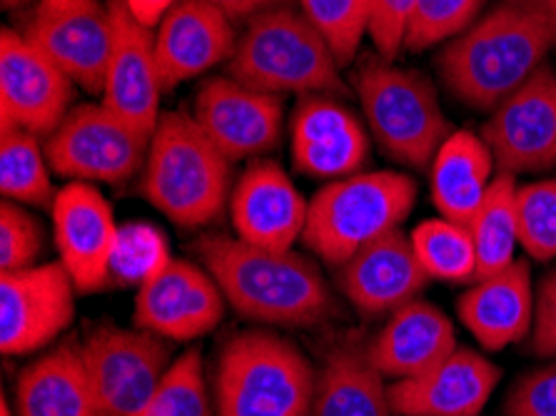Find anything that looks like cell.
I'll return each mask as SVG.
<instances>
[{
  "mask_svg": "<svg viewBox=\"0 0 556 416\" xmlns=\"http://www.w3.org/2000/svg\"><path fill=\"white\" fill-rule=\"evenodd\" d=\"M556 28L534 0H500L440 53V75L459 103L494 110L546 63Z\"/></svg>",
  "mask_w": 556,
  "mask_h": 416,
  "instance_id": "cell-1",
  "label": "cell"
},
{
  "mask_svg": "<svg viewBox=\"0 0 556 416\" xmlns=\"http://www.w3.org/2000/svg\"><path fill=\"white\" fill-rule=\"evenodd\" d=\"M195 250L240 317L275 327H315L332 317L323 272L294 250H267L238 235H205Z\"/></svg>",
  "mask_w": 556,
  "mask_h": 416,
  "instance_id": "cell-2",
  "label": "cell"
},
{
  "mask_svg": "<svg viewBox=\"0 0 556 416\" xmlns=\"http://www.w3.org/2000/svg\"><path fill=\"white\" fill-rule=\"evenodd\" d=\"M232 163L200 130L190 113L160 117L146 167L142 194L180 227H205L230 205Z\"/></svg>",
  "mask_w": 556,
  "mask_h": 416,
  "instance_id": "cell-3",
  "label": "cell"
},
{
  "mask_svg": "<svg viewBox=\"0 0 556 416\" xmlns=\"http://www.w3.org/2000/svg\"><path fill=\"white\" fill-rule=\"evenodd\" d=\"M227 75L267 96H340V63L307 15L280 5L255 15L227 61Z\"/></svg>",
  "mask_w": 556,
  "mask_h": 416,
  "instance_id": "cell-4",
  "label": "cell"
},
{
  "mask_svg": "<svg viewBox=\"0 0 556 416\" xmlns=\"http://www.w3.org/2000/svg\"><path fill=\"white\" fill-rule=\"evenodd\" d=\"M415 202V180L394 169L332 180L309 200L302 242L325 265L340 269L359 250L400 229Z\"/></svg>",
  "mask_w": 556,
  "mask_h": 416,
  "instance_id": "cell-5",
  "label": "cell"
},
{
  "mask_svg": "<svg viewBox=\"0 0 556 416\" xmlns=\"http://www.w3.org/2000/svg\"><path fill=\"white\" fill-rule=\"evenodd\" d=\"M317 371L290 339L252 329L223 346L215 371L217 416H309Z\"/></svg>",
  "mask_w": 556,
  "mask_h": 416,
  "instance_id": "cell-6",
  "label": "cell"
},
{
  "mask_svg": "<svg viewBox=\"0 0 556 416\" xmlns=\"http://www.w3.org/2000/svg\"><path fill=\"white\" fill-rule=\"evenodd\" d=\"M355 88L379 150L404 167H432L454 130L427 75L372 53L357 65Z\"/></svg>",
  "mask_w": 556,
  "mask_h": 416,
  "instance_id": "cell-7",
  "label": "cell"
},
{
  "mask_svg": "<svg viewBox=\"0 0 556 416\" xmlns=\"http://www.w3.org/2000/svg\"><path fill=\"white\" fill-rule=\"evenodd\" d=\"M150 138L103 103L71 108L46 138L50 169L71 182L123 185L146 167Z\"/></svg>",
  "mask_w": 556,
  "mask_h": 416,
  "instance_id": "cell-8",
  "label": "cell"
},
{
  "mask_svg": "<svg viewBox=\"0 0 556 416\" xmlns=\"http://www.w3.org/2000/svg\"><path fill=\"white\" fill-rule=\"evenodd\" d=\"M83 356L108 416L140 409L173 367L170 339L140 327H92L83 339Z\"/></svg>",
  "mask_w": 556,
  "mask_h": 416,
  "instance_id": "cell-9",
  "label": "cell"
},
{
  "mask_svg": "<svg viewBox=\"0 0 556 416\" xmlns=\"http://www.w3.org/2000/svg\"><path fill=\"white\" fill-rule=\"evenodd\" d=\"M496 173L529 175L556 167V67L544 63L492 110L482 127Z\"/></svg>",
  "mask_w": 556,
  "mask_h": 416,
  "instance_id": "cell-10",
  "label": "cell"
},
{
  "mask_svg": "<svg viewBox=\"0 0 556 416\" xmlns=\"http://www.w3.org/2000/svg\"><path fill=\"white\" fill-rule=\"evenodd\" d=\"M75 287L61 260L0 272V350L23 356L61 337L75 317Z\"/></svg>",
  "mask_w": 556,
  "mask_h": 416,
  "instance_id": "cell-11",
  "label": "cell"
},
{
  "mask_svg": "<svg viewBox=\"0 0 556 416\" xmlns=\"http://www.w3.org/2000/svg\"><path fill=\"white\" fill-rule=\"evenodd\" d=\"M75 83L23 30L0 33V127L48 138L71 113Z\"/></svg>",
  "mask_w": 556,
  "mask_h": 416,
  "instance_id": "cell-12",
  "label": "cell"
},
{
  "mask_svg": "<svg viewBox=\"0 0 556 416\" xmlns=\"http://www.w3.org/2000/svg\"><path fill=\"white\" fill-rule=\"evenodd\" d=\"M225 304L220 285L205 267L173 257L170 265L138 287L132 322L170 342H190L220 325Z\"/></svg>",
  "mask_w": 556,
  "mask_h": 416,
  "instance_id": "cell-13",
  "label": "cell"
},
{
  "mask_svg": "<svg viewBox=\"0 0 556 416\" xmlns=\"http://www.w3.org/2000/svg\"><path fill=\"white\" fill-rule=\"evenodd\" d=\"M28 36L61 71L86 92H103L113 55L111 8L100 0L75 5H38L25 25Z\"/></svg>",
  "mask_w": 556,
  "mask_h": 416,
  "instance_id": "cell-14",
  "label": "cell"
},
{
  "mask_svg": "<svg viewBox=\"0 0 556 416\" xmlns=\"http://www.w3.org/2000/svg\"><path fill=\"white\" fill-rule=\"evenodd\" d=\"M192 117L210 142L230 160L265 155L282 138V98L252 90L248 85L225 78H210L202 85Z\"/></svg>",
  "mask_w": 556,
  "mask_h": 416,
  "instance_id": "cell-15",
  "label": "cell"
},
{
  "mask_svg": "<svg viewBox=\"0 0 556 416\" xmlns=\"http://www.w3.org/2000/svg\"><path fill=\"white\" fill-rule=\"evenodd\" d=\"M108 8L115 38L100 103L146 138H153L163 117L160 98L165 92L155 53V30L135 18L125 0H108Z\"/></svg>",
  "mask_w": 556,
  "mask_h": 416,
  "instance_id": "cell-16",
  "label": "cell"
},
{
  "mask_svg": "<svg viewBox=\"0 0 556 416\" xmlns=\"http://www.w3.org/2000/svg\"><path fill=\"white\" fill-rule=\"evenodd\" d=\"M292 165L315 180L357 175L369 155L365 125L334 96H302L292 123Z\"/></svg>",
  "mask_w": 556,
  "mask_h": 416,
  "instance_id": "cell-17",
  "label": "cell"
},
{
  "mask_svg": "<svg viewBox=\"0 0 556 416\" xmlns=\"http://www.w3.org/2000/svg\"><path fill=\"white\" fill-rule=\"evenodd\" d=\"M55 248L83 292H96L108 282L117 232L113 210L103 192L90 182H71L58 190L53 205Z\"/></svg>",
  "mask_w": 556,
  "mask_h": 416,
  "instance_id": "cell-18",
  "label": "cell"
},
{
  "mask_svg": "<svg viewBox=\"0 0 556 416\" xmlns=\"http://www.w3.org/2000/svg\"><path fill=\"white\" fill-rule=\"evenodd\" d=\"M309 202L273 160H255L230 194V219L240 240L267 250H292L307 227Z\"/></svg>",
  "mask_w": 556,
  "mask_h": 416,
  "instance_id": "cell-19",
  "label": "cell"
},
{
  "mask_svg": "<svg viewBox=\"0 0 556 416\" xmlns=\"http://www.w3.org/2000/svg\"><path fill=\"white\" fill-rule=\"evenodd\" d=\"M502 371L486 356L457 346L425 375L394 381L392 414L397 416H479L490 402Z\"/></svg>",
  "mask_w": 556,
  "mask_h": 416,
  "instance_id": "cell-20",
  "label": "cell"
},
{
  "mask_svg": "<svg viewBox=\"0 0 556 416\" xmlns=\"http://www.w3.org/2000/svg\"><path fill=\"white\" fill-rule=\"evenodd\" d=\"M427 282L429 275L402 229H394L382 240L359 250L340 267L342 292L365 317L394 314L404 304L417 300Z\"/></svg>",
  "mask_w": 556,
  "mask_h": 416,
  "instance_id": "cell-21",
  "label": "cell"
},
{
  "mask_svg": "<svg viewBox=\"0 0 556 416\" xmlns=\"http://www.w3.org/2000/svg\"><path fill=\"white\" fill-rule=\"evenodd\" d=\"M235 46L238 33L225 13L202 0H180L155 30V53L165 92L230 61Z\"/></svg>",
  "mask_w": 556,
  "mask_h": 416,
  "instance_id": "cell-22",
  "label": "cell"
},
{
  "mask_svg": "<svg viewBox=\"0 0 556 416\" xmlns=\"http://www.w3.org/2000/svg\"><path fill=\"white\" fill-rule=\"evenodd\" d=\"M534 310L536 294L527 260H517L492 277L475 279L457 304L462 325L492 352L532 335Z\"/></svg>",
  "mask_w": 556,
  "mask_h": 416,
  "instance_id": "cell-23",
  "label": "cell"
},
{
  "mask_svg": "<svg viewBox=\"0 0 556 416\" xmlns=\"http://www.w3.org/2000/svg\"><path fill=\"white\" fill-rule=\"evenodd\" d=\"M457 350L452 319L434 304L412 300L390 314L382 332L367 346L369 360L384 379H412L444 362Z\"/></svg>",
  "mask_w": 556,
  "mask_h": 416,
  "instance_id": "cell-24",
  "label": "cell"
},
{
  "mask_svg": "<svg viewBox=\"0 0 556 416\" xmlns=\"http://www.w3.org/2000/svg\"><path fill=\"white\" fill-rule=\"evenodd\" d=\"M15 416H108L90 381L83 342L65 339L21 371Z\"/></svg>",
  "mask_w": 556,
  "mask_h": 416,
  "instance_id": "cell-25",
  "label": "cell"
},
{
  "mask_svg": "<svg viewBox=\"0 0 556 416\" xmlns=\"http://www.w3.org/2000/svg\"><path fill=\"white\" fill-rule=\"evenodd\" d=\"M492 150L482 135L454 130L432 160V202L440 215L469 225L496 177Z\"/></svg>",
  "mask_w": 556,
  "mask_h": 416,
  "instance_id": "cell-26",
  "label": "cell"
},
{
  "mask_svg": "<svg viewBox=\"0 0 556 416\" xmlns=\"http://www.w3.org/2000/svg\"><path fill=\"white\" fill-rule=\"evenodd\" d=\"M309 416H392L390 387H384L367 346L344 342L327 352Z\"/></svg>",
  "mask_w": 556,
  "mask_h": 416,
  "instance_id": "cell-27",
  "label": "cell"
},
{
  "mask_svg": "<svg viewBox=\"0 0 556 416\" xmlns=\"http://www.w3.org/2000/svg\"><path fill=\"white\" fill-rule=\"evenodd\" d=\"M467 227L477 250V279L492 277L517 262L519 217L517 182L511 175L496 173L490 192Z\"/></svg>",
  "mask_w": 556,
  "mask_h": 416,
  "instance_id": "cell-28",
  "label": "cell"
},
{
  "mask_svg": "<svg viewBox=\"0 0 556 416\" xmlns=\"http://www.w3.org/2000/svg\"><path fill=\"white\" fill-rule=\"evenodd\" d=\"M50 163L46 146L38 135L21 127L0 130V192L18 205H53L55 190L50 182Z\"/></svg>",
  "mask_w": 556,
  "mask_h": 416,
  "instance_id": "cell-29",
  "label": "cell"
},
{
  "mask_svg": "<svg viewBox=\"0 0 556 416\" xmlns=\"http://www.w3.org/2000/svg\"><path fill=\"white\" fill-rule=\"evenodd\" d=\"M409 240L429 279H442V282L477 279V250L467 225L440 215L419 223L412 229Z\"/></svg>",
  "mask_w": 556,
  "mask_h": 416,
  "instance_id": "cell-30",
  "label": "cell"
},
{
  "mask_svg": "<svg viewBox=\"0 0 556 416\" xmlns=\"http://www.w3.org/2000/svg\"><path fill=\"white\" fill-rule=\"evenodd\" d=\"M130 416H213L202 352L190 350L178 356L153 396Z\"/></svg>",
  "mask_w": 556,
  "mask_h": 416,
  "instance_id": "cell-31",
  "label": "cell"
},
{
  "mask_svg": "<svg viewBox=\"0 0 556 416\" xmlns=\"http://www.w3.org/2000/svg\"><path fill=\"white\" fill-rule=\"evenodd\" d=\"M300 11L323 33L340 67L355 61L362 38L369 36L372 0H300Z\"/></svg>",
  "mask_w": 556,
  "mask_h": 416,
  "instance_id": "cell-32",
  "label": "cell"
},
{
  "mask_svg": "<svg viewBox=\"0 0 556 416\" xmlns=\"http://www.w3.org/2000/svg\"><path fill=\"white\" fill-rule=\"evenodd\" d=\"M484 5L486 0H417L404 36V48L419 53L440 42H450L477 23Z\"/></svg>",
  "mask_w": 556,
  "mask_h": 416,
  "instance_id": "cell-33",
  "label": "cell"
},
{
  "mask_svg": "<svg viewBox=\"0 0 556 416\" xmlns=\"http://www.w3.org/2000/svg\"><path fill=\"white\" fill-rule=\"evenodd\" d=\"M519 248L536 262L556 257V180L517 188Z\"/></svg>",
  "mask_w": 556,
  "mask_h": 416,
  "instance_id": "cell-34",
  "label": "cell"
},
{
  "mask_svg": "<svg viewBox=\"0 0 556 416\" xmlns=\"http://www.w3.org/2000/svg\"><path fill=\"white\" fill-rule=\"evenodd\" d=\"M170 252L160 229L146 223L125 225L117 232L111 275L121 285H146L160 269L170 265Z\"/></svg>",
  "mask_w": 556,
  "mask_h": 416,
  "instance_id": "cell-35",
  "label": "cell"
},
{
  "mask_svg": "<svg viewBox=\"0 0 556 416\" xmlns=\"http://www.w3.org/2000/svg\"><path fill=\"white\" fill-rule=\"evenodd\" d=\"M43 227L23 205L3 200L0 205V272H18L36 265L43 252Z\"/></svg>",
  "mask_w": 556,
  "mask_h": 416,
  "instance_id": "cell-36",
  "label": "cell"
},
{
  "mask_svg": "<svg viewBox=\"0 0 556 416\" xmlns=\"http://www.w3.org/2000/svg\"><path fill=\"white\" fill-rule=\"evenodd\" d=\"M504 414L556 416V360L517 379L504 402Z\"/></svg>",
  "mask_w": 556,
  "mask_h": 416,
  "instance_id": "cell-37",
  "label": "cell"
},
{
  "mask_svg": "<svg viewBox=\"0 0 556 416\" xmlns=\"http://www.w3.org/2000/svg\"><path fill=\"white\" fill-rule=\"evenodd\" d=\"M417 0H372V21H369V38L375 50L387 61H394L404 48V36Z\"/></svg>",
  "mask_w": 556,
  "mask_h": 416,
  "instance_id": "cell-38",
  "label": "cell"
},
{
  "mask_svg": "<svg viewBox=\"0 0 556 416\" xmlns=\"http://www.w3.org/2000/svg\"><path fill=\"white\" fill-rule=\"evenodd\" d=\"M532 350L536 356L556 360V267L546 272L542 282H539Z\"/></svg>",
  "mask_w": 556,
  "mask_h": 416,
  "instance_id": "cell-39",
  "label": "cell"
},
{
  "mask_svg": "<svg viewBox=\"0 0 556 416\" xmlns=\"http://www.w3.org/2000/svg\"><path fill=\"white\" fill-rule=\"evenodd\" d=\"M202 3L217 8L232 23H250L260 13L273 11V8L280 5H290V0H202Z\"/></svg>",
  "mask_w": 556,
  "mask_h": 416,
  "instance_id": "cell-40",
  "label": "cell"
},
{
  "mask_svg": "<svg viewBox=\"0 0 556 416\" xmlns=\"http://www.w3.org/2000/svg\"><path fill=\"white\" fill-rule=\"evenodd\" d=\"M130 8V13L138 18L146 28H157L160 21L165 18L167 13L173 11L175 5L180 3V0H125Z\"/></svg>",
  "mask_w": 556,
  "mask_h": 416,
  "instance_id": "cell-41",
  "label": "cell"
},
{
  "mask_svg": "<svg viewBox=\"0 0 556 416\" xmlns=\"http://www.w3.org/2000/svg\"><path fill=\"white\" fill-rule=\"evenodd\" d=\"M534 3L542 8V11L546 13V18H549L556 28V0H534Z\"/></svg>",
  "mask_w": 556,
  "mask_h": 416,
  "instance_id": "cell-42",
  "label": "cell"
},
{
  "mask_svg": "<svg viewBox=\"0 0 556 416\" xmlns=\"http://www.w3.org/2000/svg\"><path fill=\"white\" fill-rule=\"evenodd\" d=\"M75 3H86V0H40L38 5H50V8H61V5H75Z\"/></svg>",
  "mask_w": 556,
  "mask_h": 416,
  "instance_id": "cell-43",
  "label": "cell"
},
{
  "mask_svg": "<svg viewBox=\"0 0 556 416\" xmlns=\"http://www.w3.org/2000/svg\"><path fill=\"white\" fill-rule=\"evenodd\" d=\"M0 416H13L11 406H8V396H3V402H0Z\"/></svg>",
  "mask_w": 556,
  "mask_h": 416,
  "instance_id": "cell-44",
  "label": "cell"
},
{
  "mask_svg": "<svg viewBox=\"0 0 556 416\" xmlns=\"http://www.w3.org/2000/svg\"><path fill=\"white\" fill-rule=\"evenodd\" d=\"M3 3H5L8 8H15V5H21V3H23V0H3Z\"/></svg>",
  "mask_w": 556,
  "mask_h": 416,
  "instance_id": "cell-45",
  "label": "cell"
}]
</instances>
